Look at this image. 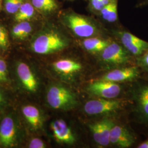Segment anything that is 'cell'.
<instances>
[{
    "label": "cell",
    "instance_id": "obj_25",
    "mask_svg": "<svg viewBox=\"0 0 148 148\" xmlns=\"http://www.w3.org/2000/svg\"><path fill=\"white\" fill-rule=\"evenodd\" d=\"M9 46V40L5 27L0 25V48L6 50Z\"/></svg>",
    "mask_w": 148,
    "mask_h": 148
},
{
    "label": "cell",
    "instance_id": "obj_6",
    "mask_svg": "<svg viewBox=\"0 0 148 148\" xmlns=\"http://www.w3.org/2000/svg\"><path fill=\"white\" fill-rule=\"evenodd\" d=\"M138 79L132 90L133 111L140 123L148 125V79Z\"/></svg>",
    "mask_w": 148,
    "mask_h": 148
},
{
    "label": "cell",
    "instance_id": "obj_11",
    "mask_svg": "<svg viewBox=\"0 0 148 148\" xmlns=\"http://www.w3.org/2000/svg\"><path fill=\"white\" fill-rule=\"evenodd\" d=\"M113 38L111 35L98 36L76 40L79 47L86 53L98 56L111 42Z\"/></svg>",
    "mask_w": 148,
    "mask_h": 148
},
{
    "label": "cell",
    "instance_id": "obj_7",
    "mask_svg": "<svg viewBox=\"0 0 148 148\" xmlns=\"http://www.w3.org/2000/svg\"><path fill=\"white\" fill-rule=\"evenodd\" d=\"M122 103L119 99L99 98L87 101L84 106V111L90 116L108 114L119 110Z\"/></svg>",
    "mask_w": 148,
    "mask_h": 148
},
{
    "label": "cell",
    "instance_id": "obj_3",
    "mask_svg": "<svg viewBox=\"0 0 148 148\" xmlns=\"http://www.w3.org/2000/svg\"><path fill=\"white\" fill-rule=\"evenodd\" d=\"M46 99L48 105L54 109L69 110L78 105L76 94L61 85H53L48 90Z\"/></svg>",
    "mask_w": 148,
    "mask_h": 148
},
{
    "label": "cell",
    "instance_id": "obj_12",
    "mask_svg": "<svg viewBox=\"0 0 148 148\" xmlns=\"http://www.w3.org/2000/svg\"><path fill=\"white\" fill-rule=\"evenodd\" d=\"M136 140L133 133L126 127L114 124L111 128L110 136L111 144L119 148H129L136 142Z\"/></svg>",
    "mask_w": 148,
    "mask_h": 148
},
{
    "label": "cell",
    "instance_id": "obj_8",
    "mask_svg": "<svg viewBox=\"0 0 148 148\" xmlns=\"http://www.w3.org/2000/svg\"><path fill=\"white\" fill-rule=\"evenodd\" d=\"M86 90L90 95L98 98L115 99L120 95L121 88L116 82L99 79L88 85Z\"/></svg>",
    "mask_w": 148,
    "mask_h": 148
},
{
    "label": "cell",
    "instance_id": "obj_21",
    "mask_svg": "<svg viewBox=\"0 0 148 148\" xmlns=\"http://www.w3.org/2000/svg\"><path fill=\"white\" fill-rule=\"evenodd\" d=\"M35 14V8L32 5L27 2L23 3L15 14V20L18 22L27 21Z\"/></svg>",
    "mask_w": 148,
    "mask_h": 148
},
{
    "label": "cell",
    "instance_id": "obj_15",
    "mask_svg": "<svg viewBox=\"0 0 148 148\" xmlns=\"http://www.w3.org/2000/svg\"><path fill=\"white\" fill-rule=\"evenodd\" d=\"M16 140V127L13 120L5 117L0 125V144L4 147H11Z\"/></svg>",
    "mask_w": 148,
    "mask_h": 148
},
{
    "label": "cell",
    "instance_id": "obj_13",
    "mask_svg": "<svg viewBox=\"0 0 148 148\" xmlns=\"http://www.w3.org/2000/svg\"><path fill=\"white\" fill-rule=\"evenodd\" d=\"M52 66L58 74L70 79L79 75L83 68L79 61L72 58L59 59L53 63Z\"/></svg>",
    "mask_w": 148,
    "mask_h": 148
},
{
    "label": "cell",
    "instance_id": "obj_17",
    "mask_svg": "<svg viewBox=\"0 0 148 148\" xmlns=\"http://www.w3.org/2000/svg\"><path fill=\"white\" fill-rule=\"evenodd\" d=\"M17 73L26 90L34 92L37 88V80L29 66L24 63H20L17 67Z\"/></svg>",
    "mask_w": 148,
    "mask_h": 148
},
{
    "label": "cell",
    "instance_id": "obj_14",
    "mask_svg": "<svg viewBox=\"0 0 148 148\" xmlns=\"http://www.w3.org/2000/svg\"><path fill=\"white\" fill-rule=\"evenodd\" d=\"M51 128L53 136L57 142L73 144L76 142L74 133L63 120L58 119L52 122L51 124Z\"/></svg>",
    "mask_w": 148,
    "mask_h": 148
},
{
    "label": "cell",
    "instance_id": "obj_32",
    "mask_svg": "<svg viewBox=\"0 0 148 148\" xmlns=\"http://www.w3.org/2000/svg\"><path fill=\"white\" fill-rule=\"evenodd\" d=\"M1 1H2V0H0V2H1Z\"/></svg>",
    "mask_w": 148,
    "mask_h": 148
},
{
    "label": "cell",
    "instance_id": "obj_29",
    "mask_svg": "<svg viewBox=\"0 0 148 148\" xmlns=\"http://www.w3.org/2000/svg\"><path fill=\"white\" fill-rule=\"evenodd\" d=\"M138 148H148V139L140 143L137 147Z\"/></svg>",
    "mask_w": 148,
    "mask_h": 148
},
{
    "label": "cell",
    "instance_id": "obj_4",
    "mask_svg": "<svg viewBox=\"0 0 148 148\" xmlns=\"http://www.w3.org/2000/svg\"><path fill=\"white\" fill-rule=\"evenodd\" d=\"M98 57L99 61L109 68H117L126 65L132 60L136 61V59L114 38Z\"/></svg>",
    "mask_w": 148,
    "mask_h": 148
},
{
    "label": "cell",
    "instance_id": "obj_18",
    "mask_svg": "<svg viewBox=\"0 0 148 148\" xmlns=\"http://www.w3.org/2000/svg\"><path fill=\"white\" fill-rule=\"evenodd\" d=\"M23 113L27 121L34 129H38L42 124L40 111L35 106H27L23 108Z\"/></svg>",
    "mask_w": 148,
    "mask_h": 148
},
{
    "label": "cell",
    "instance_id": "obj_30",
    "mask_svg": "<svg viewBox=\"0 0 148 148\" xmlns=\"http://www.w3.org/2000/svg\"><path fill=\"white\" fill-rule=\"evenodd\" d=\"M2 101V95H1V92H0V104L1 103Z\"/></svg>",
    "mask_w": 148,
    "mask_h": 148
},
{
    "label": "cell",
    "instance_id": "obj_31",
    "mask_svg": "<svg viewBox=\"0 0 148 148\" xmlns=\"http://www.w3.org/2000/svg\"><path fill=\"white\" fill-rule=\"evenodd\" d=\"M1 2H0V8H1Z\"/></svg>",
    "mask_w": 148,
    "mask_h": 148
},
{
    "label": "cell",
    "instance_id": "obj_19",
    "mask_svg": "<svg viewBox=\"0 0 148 148\" xmlns=\"http://www.w3.org/2000/svg\"><path fill=\"white\" fill-rule=\"evenodd\" d=\"M32 5L44 14H54L59 10L57 0H32Z\"/></svg>",
    "mask_w": 148,
    "mask_h": 148
},
{
    "label": "cell",
    "instance_id": "obj_33",
    "mask_svg": "<svg viewBox=\"0 0 148 148\" xmlns=\"http://www.w3.org/2000/svg\"><path fill=\"white\" fill-rule=\"evenodd\" d=\"M69 1H73V0H69Z\"/></svg>",
    "mask_w": 148,
    "mask_h": 148
},
{
    "label": "cell",
    "instance_id": "obj_20",
    "mask_svg": "<svg viewBox=\"0 0 148 148\" xmlns=\"http://www.w3.org/2000/svg\"><path fill=\"white\" fill-rule=\"evenodd\" d=\"M32 32V27L27 21L19 22L13 27L12 34L13 36L18 39L23 40L29 36Z\"/></svg>",
    "mask_w": 148,
    "mask_h": 148
},
{
    "label": "cell",
    "instance_id": "obj_22",
    "mask_svg": "<svg viewBox=\"0 0 148 148\" xmlns=\"http://www.w3.org/2000/svg\"><path fill=\"white\" fill-rule=\"evenodd\" d=\"M111 0H87V10L92 16H96Z\"/></svg>",
    "mask_w": 148,
    "mask_h": 148
},
{
    "label": "cell",
    "instance_id": "obj_16",
    "mask_svg": "<svg viewBox=\"0 0 148 148\" xmlns=\"http://www.w3.org/2000/svg\"><path fill=\"white\" fill-rule=\"evenodd\" d=\"M118 2L119 0H111L95 16L104 25L106 24L114 26L119 24L118 16Z\"/></svg>",
    "mask_w": 148,
    "mask_h": 148
},
{
    "label": "cell",
    "instance_id": "obj_9",
    "mask_svg": "<svg viewBox=\"0 0 148 148\" xmlns=\"http://www.w3.org/2000/svg\"><path fill=\"white\" fill-rule=\"evenodd\" d=\"M142 71L136 64L124 68L112 70L106 73L100 79L110 81L114 82H134L142 77Z\"/></svg>",
    "mask_w": 148,
    "mask_h": 148
},
{
    "label": "cell",
    "instance_id": "obj_24",
    "mask_svg": "<svg viewBox=\"0 0 148 148\" xmlns=\"http://www.w3.org/2000/svg\"><path fill=\"white\" fill-rule=\"evenodd\" d=\"M136 64L143 73L148 75V49L141 56L136 59Z\"/></svg>",
    "mask_w": 148,
    "mask_h": 148
},
{
    "label": "cell",
    "instance_id": "obj_34",
    "mask_svg": "<svg viewBox=\"0 0 148 148\" xmlns=\"http://www.w3.org/2000/svg\"><path fill=\"white\" fill-rule=\"evenodd\" d=\"M85 1H87V0H85Z\"/></svg>",
    "mask_w": 148,
    "mask_h": 148
},
{
    "label": "cell",
    "instance_id": "obj_2",
    "mask_svg": "<svg viewBox=\"0 0 148 148\" xmlns=\"http://www.w3.org/2000/svg\"><path fill=\"white\" fill-rule=\"evenodd\" d=\"M72 43L70 37L58 29L52 27L40 34L32 43V47L36 53L48 55L62 51L69 47Z\"/></svg>",
    "mask_w": 148,
    "mask_h": 148
},
{
    "label": "cell",
    "instance_id": "obj_10",
    "mask_svg": "<svg viewBox=\"0 0 148 148\" xmlns=\"http://www.w3.org/2000/svg\"><path fill=\"white\" fill-rule=\"evenodd\" d=\"M115 123L108 118L90 123V130L95 143L102 147H106L110 144V136L111 128Z\"/></svg>",
    "mask_w": 148,
    "mask_h": 148
},
{
    "label": "cell",
    "instance_id": "obj_23",
    "mask_svg": "<svg viewBox=\"0 0 148 148\" xmlns=\"http://www.w3.org/2000/svg\"><path fill=\"white\" fill-rule=\"evenodd\" d=\"M24 0H5L6 11L10 14H15L23 3Z\"/></svg>",
    "mask_w": 148,
    "mask_h": 148
},
{
    "label": "cell",
    "instance_id": "obj_5",
    "mask_svg": "<svg viewBox=\"0 0 148 148\" xmlns=\"http://www.w3.org/2000/svg\"><path fill=\"white\" fill-rule=\"evenodd\" d=\"M110 35L120 43L135 59L141 56L148 49V42L119 27L109 30Z\"/></svg>",
    "mask_w": 148,
    "mask_h": 148
},
{
    "label": "cell",
    "instance_id": "obj_26",
    "mask_svg": "<svg viewBox=\"0 0 148 148\" xmlns=\"http://www.w3.org/2000/svg\"><path fill=\"white\" fill-rule=\"evenodd\" d=\"M7 67L5 62L0 59V82L7 81Z\"/></svg>",
    "mask_w": 148,
    "mask_h": 148
},
{
    "label": "cell",
    "instance_id": "obj_28",
    "mask_svg": "<svg viewBox=\"0 0 148 148\" xmlns=\"http://www.w3.org/2000/svg\"><path fill=\"white\" fill-rule=\"evenodd\" d=\"M148 7V0H139L136 5V8H143Z\"/></svg>",
    "mask_w": 148,
    "mask_h": 148
},
{
    "label": "cell",
    "instance_id": "obj_27",
    "mask_svg": "<svg viewBox=\"0 0 148 148\" xmlns=\"http://www.w3.org/2000/svg\"><path fill=\"white\" fill-rule=\"evenodd\" d=\"M29 147L30 148H45L46 147V145L41 139L39 138H34L29 143Z\"/></svg>",
    "mask_w": 148,
    "mask_h": 148
},
{
    "label": "cell",
    "instance_id": "obj_1",
    "mask_svg": "<svg viewBox=\"0 0 148 148\" xmlns=\"http://www.w3.org/2000/svg\"><path fill=\"white\" fill-rule=\"evenodd\" d=\"M60 19L77 40L110 35L106 26L96 16L91 14H82L70 9L62 12Z\"/></svg>",
    "mask_w": 148,
    "mask_h": 148
}]
</instances>
